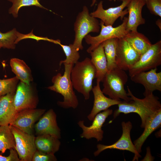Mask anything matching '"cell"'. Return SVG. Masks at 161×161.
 Listing matches in <instances>:
<instances>
[{"label":"cell","mask_w":161,"mask_h":161,"mask_svg":"<svg viewBox=\"0 0 161 161\" xmlns=\"http://www.w3.org/2000/svg\"><path fill=\"white\" fill-rule=\"evenodd\" d=\"M10 63L12 71L20 81L27 84L32 82L31 69L23 60L13 58L10 59Z\"/></svg>","instance_id":"24"},{"label":"cell","mask_w":161,"mask_h":161,"mask_svg":"<svg viewBox=\"0 0 161 161\" xmlns=\"http://www.w3.org/2000/svg\"><path fill=\"white\" fill-rule=\"evenodd\" d=\"M95 75V68L88 58L81 61H78L72 69L70 78L73 87L81 94L86 100L89 98Z\"/></svg>","instance_id":"2"},{"label":"cell","mask_w":161,"mask_h":161,"mask_svg":"<svg viewBox=\"0 0 161 161\" xmlns=\"http://www.w3.org/2000/svg\"><path fill=\"white\" fill-rule=\"evenodd\" d=\"M43 109H28L17 112L10 125L29 134H33L35 123L45 112Z\"/></svg>","instance_id":"12"},{"label":"cell","mask_w":161,"mask_h":161,"mask_svg":"<svg viewBox=\"0 0 161 161\" xmlns=\"http://www.w3.org/2000/svg\"><path fill=\"white\" fill-rule=\"evenodd\" d=\"M156 24L159 27L160 30H161V20L160 19H158L156 21Z\"/></svg>","instance_id":"34"},{"label":"cell","mask_w":161,"mask_h":161,"mask_svg":"<svg viewBox=\"0 0 161 161\" xmlns=\"http://www.w3.org/2000/svg\"><path fill=\"white\" fill-rule=\"evenodd\" d=\"M146 4L151 14L161 17V0H147Z\"/></svg>","instance_id":"31"},{"label":"cell","mask_w":161,"mask_h":161,"mask_svg":"<svg viewBox=\"0 0 161 161\" xmlns=\"http://www.w3.org/2000/svg\"><path fill=\"white\" fill-rule=\"evenodd\" d=\"M57 159L54 154L43 153L37 150L33 156L32 161H56Z\"/></svg>","instance_id":"32"},{"label":"cell","mask_w":161,"mask_h":161,"mask_svg":"<svg viewBox=\"0 0 161 161\" xmlns=\"http://www.w3.org/2000/svg\"><path fill=\"white\" fill-rule=\"evenodd\" d=\"M127 90L128 95L131 97V100L128 102L121 101L118 105V109L114 113V118H116L121 113H136L141 118V127L144 128L150 117L161 109L159 98L152 93L144 96L145 97L143 99H139L133 95L128 86Z\"/></svg>","instance_id":"1"},{"label":"cell","mask_w":161,"mask_h":161,"mask_svg":"<svg viewBox=\"0 0 161 161\" xmlns=\"http://www.w3.org/2000/svg\"><path fill=\"white\" fill-rule=\"evenodd\" d=\"M98 21L91 16L86 6H84L82 10L78 14L74 24L75 38L72 44L77 50L83 49L82 40L89 33L98 32L100 30Z\"/></svg>","instance_id":"5"},{"label":"cell","mask_w":161,"mask_h":161,"mask_svg":"<svg viewBox=\"0 0 161 161\" xmlns=\"http://www.w3.org/2000/svg\"><path fill=\"white\" fill-rule=\"evenodd\" d=\"M140 56L124 37L118 39L115 59L117 67L124 71L129 70L137 61Z\"/></svg>","instance_id":"11"},{"label":"cell","mask_w":161,"mask_h":161,"mask_svg":"<svg viewBox=\"0 0 161 161\" xmlns=\"http://www.w3.org/2000/svg\"><path fill=\"white\" fill-rule=\"evenodd\" d=\"M157 68L148 71L143 72L131 77L134 82L142 85L145 88L144 96L153 93L154 91H161V72H157Z\"/></svg>","instance_id":"15"},{"label":"cell","mask_w":161,"mask_h":161,"mask_svg":"<svg viewBox=\"0 0 161 161\" xmlns=\"http://www.w3.org/2000/svg\"><path fill=\"white\" fill-rule=\"evenodd\" d=\"M124 38L140 55L146 52L152 45L147 37L137 31L128 32Z\"/></svg>","instance_id":"23"},{"label":"cell","mask_w":161,"mask_h":161,"mask_svg":"<svg viewBox=\"0 0 161 161\" xmlns=\"http://www.w3.org/2000/svg\"><path fill=\"white\" fill-rule=\"evenodd\" d=\"M161 64V41L152 44L150 48L141 55L137 61L129 71L131 77L140 72L157 68Z\"/></svg>","instance_id":"7"},{"label":"cell","mask_w":161,"mask_h":161,"mask_svg":"<svg viewBox=\"0 0 161 161\" xmlns=\"http://www.w3.org/2000/svg\"><path fill=\"white\" fill-rule=\"evenodd\" d=\"M121 126L123 132L119 139L115 143L110 145L97 144V149L94 153L95 156H98L102 151L109 149L126 150L134 154L133 161H138L139 158L141 157L131 139L130 132L132 127L131 123L129 121H123L121 123Z\"/></svg>","instance_id":"10"},{"label":"cell","mask_w":161,"mask_h":161,"mask_svg":"<svg viewBox=\"0 0 161 161\" xmlns=\"http://www.w3.org/2000/svg\"><path fill=\"white\" fill-rule=\"evenodd\" d=\"M114 1H115L117 0H113ZM146 1H147V0H145Z\"/></svg>","instance_id":"37"},{"label":"cell","mask_w":161,"mask_h":161,"mask_svg":"<svg viewBox=\"0 0 161 161\" xmlns=\"http://www.w3.org/2000/svg\"><path fill=\"white\" fill-rule=\"evenodd\" d=\"M24 35L15 28L5 33L0 31V43L3 48L14 49L16 44L23 39Z\"/></svg>","instance_id":"26"},{"label":"cell","mask_w":161,"mask_h":161,"mask_svg":"<svg viewBox=\"0 0 161 161\" xmlns=\"http://www.w3.org/2000/svg\"><path fill=\"white\" fill-rule=\"evenodd\" d=\"M145 4V0H131L127 5L129 14L126 25L128 32L137 31L139 26L145 23V20L142 17V12Z\"/></svg>","instance_id":"18"},{"label":"cell","mask_w":161,"mask_h":161,"mask_svg":"<svg viewBox=\"0 0 161 161\" xmlns=\"http://www.w3.org/2000/svg\"><path fill=\"white\" fill-rule=\"evenodd\" d=\"M37 135L48 134L59 139L61 138V129L57 121V115L52 109L45 112L34 126Z\"/></svg>","instance_id":"16"},{"label":"cell","mask_w":161,"mask_h":161,"mask_svg":"<svg viewBox=\"0 0 161 161\" xmlns=\"http://www.w3.org/2000/svg\"><path fill=\"white\" fill-rule=\"evenodd\" d=\"M10 150V153L8 156H3L0 154V161H20L16 150L13 148Z\"/></svg>","instance_id":"33"},{"label":"cell","mask_w":161,"mask_h":161,"mask_svg":"<svg viewBox=\"0 0 161 161\" xmlns=\"http://www.w3.org/2000/svg\"><path fill=\"white\" fill-rule=\"evenodd\" d=\"M100 82L97 80L96 85L92 89L94 96L93 106L90 113L87 117L88 120L90 121H92L96 115L101 111L106 110L112 106L118 105L121 101L106 97L101 89Z\"/></svg>","instance_id":"17"},{"label":"cell","mask_w":161,"mask_h":161,"mask_svg":"<svg viewBox=\"0 0 161 161\" xmlns=\"http://www.w3.org/2000/svg\"><path fill=\"white\" fill-rule=\"evenodd\" d=\"M19 80L16 76L0 79V97L8 93L15 92Z\"/></svg>","instance_id":"30"},{"label":"cell","mask_w":161,"mask_h":161,"mask_svg":"<svg viewBox=\"0 0 161 161\" xmlns=\"http://www.w3.org/2000/svg\"><path fill=\"white\" fill-rule=\"evenodd\" d=\"M128 17H124L122 23L118 26L113 27L112 26H106L100 21V34L95 36L88 34L84 38L86 43L90 46L87 52L89 53L103 42L107 40L113 38L120 39L124 38L128 32L126 30Z\"/></svg>","instance_id":"6"},{"label":"cell","mask_w":161,"mask_h":161,"mask_svg":"<svg viewBox=\"0 0 161 161\" xmlns=\"http://www.w3.org/2000/svg\"><path fill=\"white\" fill-rule=\"evenodd\" d=\"M12 3L11 7L9 10V13L15 18L18 16V13L22 7L35 6L47 10L40 3V0H7Z\"/></svg>","instance_id":"28"},{"label":"cell","mask_w":161,"mask_h":161,"mask_svg":"<svg viewBox=\"0 0 161 161\" xmlns=\"http://www.w3.org/2000/svg\"><path fill=\"white\" fill-rule=\"evenodd\" d=\"M112 113L113 110L109 109L98 113L92 120V124L89 126L84 125L83 120L79 121L78 125L83 131L80 137L88 140L94 138L98 142L102 141L103 134V125L106 119Z\"/></svg>","instance_id":"14"},{"label":"cell","mask_w":161,"mask_h":161,"mask_svg":"<svg viewBox=\"0 0 161 161\" xmlns=\"http://www.w3.org/2000/svg\"><path fill=\"white\" fill-rule=\"evenodd\" d=\"M2 48V44L0 43V50L1 48Z\"/></svg>","instance_id":"36"},{"label":"cell","mask_w":161,"mask_h":161,"mask_svg":"<svg viewBox=\"0 0 161 161\" xmlns=\"http://www.w3.org/2000/svg\"><path fill=\"white\" fill-rule=\"evenodd\" d=\"M64 66V73L62 75L58 73L52 78V86L47 88L48 89L59 93L63 97V101H58L57 104L64 109L72 108L75 109L78 105L77 97L73 89L71 80L70 75L72 69L74 65L71 64H63Z\"/></svg>","instance_id":"3"},{"label":"cell","mask_w":161,"mask_h":161,"mask_svg":"<svg viewBox=\"0 0 161 161\" xmlns=\"http://www.w3.org/2000/svg\"><path fill=\"white\" fill-rule=\"evenodd\" d=\"M109 0L110 1H111L112 0ZM97 1V0H92V2L91 5V7L95 5V4Z\"/></svg>","instance_id":"35"},{"label":"cell","mask_w":161,"mask_h":161,"mask_svg":"<svg viewBox=\"0 0 161 161\" xmlns=\"http://www.w3.org/2000/svg\"><path fill=\"white\" fill-rule=\"evenodd\" d=\"M161 125V109L156 111L149 118L140 136L134 142L139 153L141 152L143 145L148 136L154 131L160 128Z\"/></svg>","instance_id":"21"},{"label":"cell","mask_w":161,"mask_h":161,"mask_svg":"<svg viewBox=\"0 0 161 161\" xmlns=\"http://www.w3.org/2000/svg\"><path fill=\"white\" fill-rule=\"evenodd\" d=\"M130 0H121L122 2L120 5L106 10L103 8V1H101L97 4L96 10L90 14L94 17L100 19L105 25L112 26L118 18L120 17L122 20L125 16L128 13L127 9L123 10Z\"/></svg>","instance_id":"13"},{"label":"cell","mask_w":161,"mask_h":161,"mask_svg":"<svg viewBox=\"0 0 161 161\" xmlns=\"http://www.w3.org/2000/svg\"><path fill=\"white\" fill-rule=\"evenodd\" d=\"M89 53L91 61L96 70L95 78L102 82L108 72L107 61L103 47L100 44Z\"/></svg>","instance_id":"20"},{"label":"cell","mask_w":161,"mask_h":161,"mask_svg":"<svg viewBox=\"0 0 161 161\" xmlns=\"http://www.w3.org/2000/svg\"><path fill=\"white\" fill-rule=\"evenodd\" d=\"M128 80L125 71L117 67L108 71L104 77L103 82V93L112 99L128 102L131 100L125 89L124 86Z\"/></svg>","instance_id":"4"},{"label":"cell","mask_w":161,"mask_h":161,"mask_svg":"<svg viewBox=\"0 0 161 161\" xmlns=\"http://www.w3.org/2000/svg\"><path fill=\"white\" fill-rule=\"evenodd\" d=\"M60 45L63 49L66 56V59L60 61L61 66L62 64H71L74 65L77 63L80 58L79 51L76 50L72 44L65 45L61 44Z\"/></svg>","instance_id":"29"},{"label":"cell","mask_w":161,"mask_h":161,"mask_svg":"<svg viewBox=\"0 0 161 161\" xmlns=\"http://www.w3.org/2000/svg\"><path fill=\"white\" fill-rule=\"evenodd\" d=\"M118 40L117 38H111L106 40L101 44L104 48L108 71L117 67L115 59Z\"/></svg>","instance_id":"25"},{"label":"cell","mask_w":161,"mask_h":161,"mask_svg":"<svg viewBox=\"0 0 161 161\" xmlns=\"http://www.w3.org/2000/svg\"><path fill=\"white\" fill-rule=\"evenodd\" d=\"M31 83L27 84L20 81L18 84L14 97L16 113L26 109H35L37 106L38 96Z\"/></svg>","instance_id":"8"},{"label":"cell","mask_w":161,"mask_h":161,"mask_svg":"<svg viewBox=\"0 0 161 161\" xmlns=\"http://www.w3.org/2000/svg\"><path fill=\"white\" fill-rule=\"evenodd\" d=\"M15 142L10 126H0V152L4 153L7 149H15Z\"/></svg>","instance_id":"27"},{"label":"cell","mask_w":161,"mask_h":161,"mask_svg":"<svg viewBox=\"0 0 161 161\" xmlns=\"http://www.w3.org/2000/svg\"><path fill=\"white\" fill-rule=\"evenodd\" d=\"M35 142L37 150L48 154H54L59 150L61 145L59 139L48 134L38 135Z\"/></svg>","instance_id":"22"},{"label":"cell","mask_w":161,"mask_h":161,"mask_svg":"<svg viewBox=\"0 0 161 161\" xmlns=\"http://www.w3.org/2000/svg\"><path fill=\"white\" fill-rule=\"evenodd\" d=\"M15 93L0 97V126L9 125L16 113L14 104Z\"/></svg>","instance_id":"19"},{"label":"cell","mask_w":161,"mask_h":161,"mask_svg":"<svg viewBox=\"0 0 161 161\" xmlns=\"http://www.w3.org/2000/svg\"><path fill=\"white\" fill-rule=\"evenodd\" d=\"M15 142V149L20 161H32L37 150L33 134L26 133L13 126L10 125Z\"/></svg>","instance_id":"9"}]
</instances>
